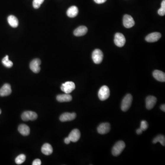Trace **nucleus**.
Listing matches in <instances>:
<instances>
[{
	"label": "nucleus",
	"instance_id": "1",
	"mask_svg": "<svg viewBox=\"0 0 165 165\" xmlns=\"http://www.w3.org/2000/svg\"><path fill=\"white\" fill-rule=\"evenodd\" d=\"M126 145L123 141H119L116 143L112 149V154L114 156H118L125 147Z\"/></svg>",
	"mask_w": 165,
	"mask_h": 165
},
{
	"label": "nucleus",
	"instance_id": "3",
	"mask_svg": "<svg viewBox=\"0 0 165 165\" xmlns=\"http://www.w3.org/2000/svg\"><path fill=\"white\" fill-rule=\"evenodd\" d=\"M110 91L109 89L106 85L102 86L98 92V97L101 101H104L109 97Z\"/></svg>",
	"mask_w": 165,
	"mask_h": 165
},
{
	"label": "nucleus",
	"instance_id": "29",
	"mask_svg": "<svg viewBox=\"0 0 165 165\" xmlns=\"http://www.w3.org/2000/svg\"><path fill=\"white\" fill-rule=\"evenodd\" d=\"M41 161L39 159H36L33 161V165H41Z\"/></svg>",
	"mask_w": 165,
	"mask_h": 165
},
{
	"label": "nucleus",
	"instance_id": "32",
	"mask_svg": "<svg viewBox=\"0 0 165 165\" xmlns=\"http://www.w3.org/2000/svg\"><path fill=\"white\" fill-rule=\"evenodd\" d=\"M142 132H143V131L140 128V129H137V130H136V133H137L138 134H142Z\"/></svg>",
	"mask_w": 165,
	"mask_h": 165
},
{
	"label": "nucleus",
	"instance_id": "33",
	"mask_svg": "<svg viewBox=\"0 0 165 165\" xmlns=\"http://www.w3.org/2000/svg\"><path fill=\"white\" fill-rule=\"evenodd\" d=\"M160 108H161V110H162V111H164V112H165V104L162 105H161V107H160Z\"/></svg>",
	"mask_w": 165,
	"mask_h": 165
},
{
	"label": "nucleus",
	"instance_id": "5",
	"mask_svg": "<svg viewBox=\"0 0 165 165\" xmlns=\"http://www.w3.org/2000/svg\"><path fill=\"white\" fill-rule=\"evenodd\" d=\"M92 59L95 64H100L102 62L103 58V54L100 49H95L92 53Z\"/></svg>",
	"mask_w": 165,
	"mask_h": 165
},
{
	"label": "nucleus",
	"instance_id": "24",
	"mask_svg": "<svg viewBox=\"0 0 165 165\" xmlns=\"http://www.w3.org/2000/svg\"><path fill=\"white\" fill-rule=\"evenodd\" d=\"M2 64L7 68H10L13 66V63L9 60V57L7 55L2 60Z\"/></svg>",
	"mask_w": 165,
	"mask_h": 165
},
{
	"label": "nucleus",
	"instance_id": "2",
	"mask_svg": "<svg viewBox=\"0 0 165 165\" xmlns=\"http://www.w3.org/2000/svg\"><path fill=\"white\" fill-rule=\"evenodd\" d=\"M133 101V96L131 94H127L125 96L121 104V109L123 111H126L130 108Z\"/></svg>",
	"mask_w": 165,
	"mask_h": 165
},
{
	"label": "nucleus",
	"instance_id": "26",
	"mask_svg": "<svg viewBox=\"0 0 165 165\" xmlns=\"http://www.w3.org/2000/svg\"><path fill=\"white\" fill-rule=\"evenodd\" d=\"M158 13L161 16L165 15V1L163 0L161 2V7L158 10Z\"/></svg>",
	"mask_w": 165,
	"mask_h": 165
},
{
	"label": "nucleus",
	"instance_id": "28",
	"mask_svg": "<svg viewBox=\"0 0 165 165\" xmlns=\"http://www.w3.org/2000/svg\"><path fill=\"white\" fill-rule=\"evenodd\" d=\"M148 128V124L146 121H142L141 122L140 128V129L142 130L143 131L146 130Z\"/></svg>",
	"mask_w": 165,
	"mask_h": 165
},
{
	"label": "nucleus",
	"instance_id": "22",
	"mask_svg": "<svg viewBox=\"0 0 165 165\" xmlns=\"http://www.w3.org/2000/svg\"><path fill=\"white\" fill-rule=\"evenodd\" d=\"M7 21L9 25L12 28H17L18 26V19L14 16H9L7 18Z\"/></svg>",
	"mask_w": 165,
	"mask_h": 165
},
{
	"label": "nucleus",
	"instance_id": "9",
	"mask_svg": "<svg viewBox=\"0 0 165 165\" xmlns=\"http://www.w3.org/2000/svg\"><path fill=\"white\" fill-rule=\"evenodd\" d=\"M123 23L125 27L129 28H132L134 25L135 22L131 16L126 14L124 16Z\"/></svg>",
	"mask_w": 165,
	"mask_h": 165
},
{
	"label": "nucleus",
	"instance_id": "6",
	"mask_svg": "<svg viewBox=\"0 0 165 165\" xmlns=\"http://www.w3.org/2000/svg\"><path fill=\"white\" fill-rule=\"evenodd\" d=\"M38 115L36 113L32 111H25L22 114L21 118L24 121H34L37 118Z\"/></svg>",
	"mask_w": 165,
	"mask_h": 165
},
{
	"label": "nucleus",
	"instance_id": "30",
	"mask_svg": "<svg viewBox=\"0 0 165 165\" xmlns=\"http://www.w3.org/2000/svg\"><path fill=\"white\" fill-rule=\"evenodd\" d=\"M95 3H97V4H102L104 3L107 0H94Z\"/></svg>",
	"mask_w": 165,
	"mask_h": 165
},
{
	"label": "nucleus",
	"instance_id": "34",
	"mask_svg": "<svg viewBox=\"0 0 165 165\" xmlns=\"http://www.w3.org/2000/svg\"><path fill=\"white\" fill-rule=\"evenodd\" d=\"M1 110L0 109V114H1Z\"/></svg>",
	"mask_w": 165,
	"mask_h": 165
},
{
	"label": "nucleus",
	"instance_id": "4",
	"mask_svg": "<svg viewBox=\"0 0 165 165\" xmlns=\"http://www.w3.org/2000/svg\"><path fill=\"white\" fill-rule=\"evenodd\" d=\"M61 89L65 93L70 94L75 89V84L73 82L68 81L62 84Z\"/></svg>",
	"mask_w": 165,
	"mask_h": 165
},
{
	"label": "nucleus",
	"instance_id": "12",
	"mask_svg": "<svg viewBox=\"0 0 165 165\" xmlns=\"http://www.w3.org/2000/svg\"><path fill=\"white\" fill-rule=\"evenodd\" d=\"M161 36L159 32H154L150 33L145 38V40L148 42H155L157 41L161 38Z\"/></svg>",
	"mask_w": 165,
	"mask_h": 165
},
{
	"label": "nucleus",
	"instance_id": "25",
	"mask_svg": "<svg viewBox=\"0 0 165 165\" xmlns=\"http://www.w3.org/2000/svg\"><path fill=\"white\" fill-rule=\"evenodd\" d=\"M26 160V156L24 154H21L19 155L15 159V162L18 165L21 164L25 162Z\"/></svg>",
	"mask_w": 165,
	"mask_h": 165
},
{
	"label": "nucleus",
	"instance_id": "15",
	"mask_svg": "<svg viewBox=\"0 0 165 165\" xmlns=\"http://www.w3.org/2000/svg\"><path fill=\"white\" fill-rule=\"evenodd\" d=\"M11 93V87L8 84H4L0 89V96L2 97L8 96L10 95Z\"/></svg>",
	"mask_w": 165,
	"mask_h": 165
},
{
	"label": "nucleus",
	"instance_id": "7",
	"mask_svg": "<svg viewBox=\"0 0 165 165\" xmlns=\"http://www.w3.org/2000/svg\"><path fill=\"white\" fill-rule=\"evenodd\" d=\"M126 42V39L123 34L119 33H117L115 35V44L117 47H122L124 46Z\"/></svg>",
	"mask_w": 165,
	"mask_h": 165
},
{
	"label": "nucleus",
	"instance_id": "18",
	"mask_svg": "<svg viewBox=\"0 0 165 165\" xmlns=\"http://www.w3.org/2000/svg\"><path fill=\"white\" fill-rule=\"evenodd\" d=\"M57 100L60 102H69L72 100V96L69 94H59L57 96Z\"/></svg>",
	"mask_w": 165,
	"mask_h": 165
},
{
	"label": "nucleus",
	"instance_id": "19",
	"mask_svg": "<svg viewBox=\"0 0 165 165\" xmlns=\"http://www.w3.org/2000/svg\"><path fill=\"white\" fill-rule=\"evenodd\" d=\"M41 152L46 156H49L53 152V148L50 144L46 143L43 145L41 148Z\"/></svg>",
	"mask_w": 165,
	"mask_h": 165
},
{
	"label": "nucleus",
	"instance_id": "16",
	"mask_svg": "<svg viewBox=\"0 0 165 165\" xmlns=\"http://www.w3.org/2000/svg\"><path fill=\"white\" fill-rule=\"evenodd\" d=\"M153 76L154 78L160 82H165V74L164 72L160 70H156L153 72Z\"/></svg>",
	"mask_w": 165,
	"mask_h": 165
},
{
	"label": "nucleus",
	"instance_id": "11",
	"mask_svg": "<svg viewBox=\"0 0 165 165\" xmlns=\"http://www.w3.org/2000/svg\"><path fill=\"white\" fill-rule=\"evenodd\" d=\"M76 117V114L75 113H65L61 115L60 120L63 122L71 121L75 119Z\"/></svg>",
	"mask_w": 165,
	"mask_h": 165
},
{
	"label": "nucleus",
	"instance_id": "14",
	"mask_svg": "<svg viewBox=\"0 0 165 165\" xmlns=\"http://www.w3.org/2000/svg\"><path fill=\"white\" fill-rule=\"evenodd\" d=\"M157 101V99L154 96H148L146 99V107L148 110H151L154 108Z\"/></svg>",
	"mask_w": 165,
	"mask_h": 165
},
{
	"label": "nucleus",
	"instance_id": "20",
	"mask_svg": "<svg viewBox=\"0 0 165 165\" xmlns=\"http://www.w3.org/2000/svg\"><path fill=\"white\" fill-rule=\"evenodd\" d=\"M18 130V132L23 136H28L30 134V128L28 126L24 124L19 126Z\"/></svg>",
	"mask_w": 165,
	"mask_h": 165
},
{
	"label": "nucleus",
	"instance_id": "8",
	"mask_svg": "<svg viewBox=\"0 0 165 165\" xmlns=\"http://www.w3.org/2000/svg\"><path fill=\"white\" fill-rule=\"evenodd\" d=\"M41 64V61L40 59L36 58L33 59L30 63V68L35 73H38L41 70L40 65Z\"/></svg>",
	"mask_w": 165,
	"mask_h": 165
},
{
	"label": "nucleus",
	"instance_id": "23",
	"mask_svg": "<svg viewBox=\"0 0 165 165\" xmlns=\"http://www.w3.org/2000/svg\"><path fill=\"white\" fill-rule=\"evenodd\" d=\"M157 142H160L163 146L165 145V136L162 135H159L153 140V143L156 144Z\"/></svg>",
	"mask_w": 165,
	"mask_h": 165
},
{
	"label": "nucleus",
	"instance_id": "31",
	"mask_svg": "<svg viewBox=\"0 0 165 165\" xmlns=\"http://www.w3.org/2000/svg\"><path fill=\"white\" fill-rule=\"evenodd\" d=\"M70 142H71V140L68 137L65 138V140H64V142H65V144H69Z\"/></svg>",
	"mask_w": 165,
	"mask_h": 165
},
{
	"label": "nucleus",
	"instance_id": "13",
	"mask_svg": "<svg viewBox=\"0 0 165 165\" xmlns=\"http://www.w3.org/2000/svg\"><path fill=\"white\" fill-rule=\"evenodd\" d=\"M80 136L81 134L79 130L74 129L71 131L68 137L72 142H76L80 139Z\"/></svg>",
	"mask_w": 165,
	"mask_h": 165
},
{
	"label": "nucleus",
	"instance_id": "10",
	"mask_svg": "<svg viewBox=\"0 0 165 165\" xmlns=\"http://www.w3.org/2000/svg\"><path fill=\"white\" fill-rule=\"evenodd\" d=\"M110 130V125L108 123H102L97 128L98 133L101 134H108Z\"/></svg>",
	"mask_w": 165,
	"mask_h": 165
},
{
	"label": "nucleus",
	"instance_id": "21",
	"mask_svg": "<svg viewBox=\"0 0 165 165\" xmlns=\"http://www.w3.org/2000/svg\"><path fill=\"white\" fill-rule=\"evenodd\" d=\"M79 9L78 7L75 6L71 7L68 9L67 12V14L68 17H74L77 16L78 14Z\"/></svg>",
	"mask_w": 165,
	"mask_h": 165
},
{
	"label": "nucleus",
	"instance_id": "17",
	"mask_svg": "<svg viewBox=\"0 0 165 165\" xmlns=\"http://www.w3.org/2000/svg\"><path fill=\"white\" fill-rule=\"evenodd\" d=\"M88 31V28L84 26H81L77 28L73 32L74 35L76 36H81L85 35Z\"/></svg>",
	"mask_w": 165,
	"mask_h": 165
},
{
	"label": "nucleus",
	"instance_id": "27",
	"mask_svg": "<svg viewBox=\"0 0 165 165\" xmlns=\"http://www.w3.org/2000/svg\"><path fill=\"white\" fill-rule=\"evenodd\" d=\"M44 1V0H33V7L36 9H38L41 7Z\"/></svg>",
	"mask_w": 165,
	"mask_h": 165
}]
</instances>
